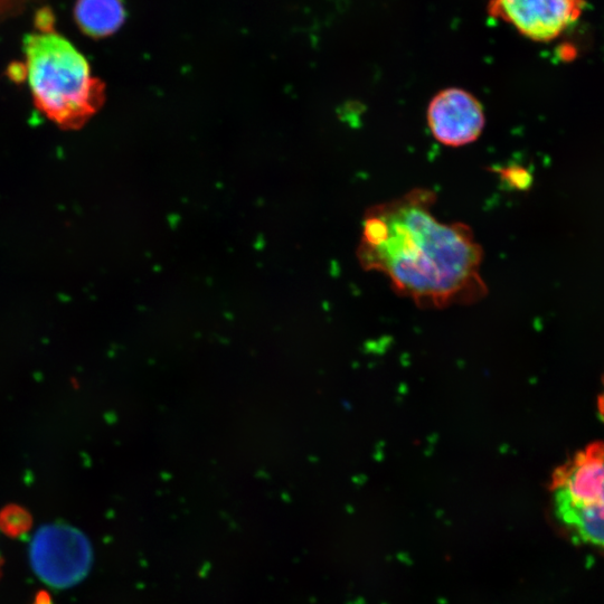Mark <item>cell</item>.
I'll list each match as a JSON object with an SVG mask.
<instances>
[{"instance_id": "3", "label": "cell", "mask_w": 604, "mask_h": 604, "mask_svg": "<svg viewBox=\"0 0 604 604\" xmlns=\"http://www.w3.org/2000/svg\"><path fill=\"white\" fill-rule=\"evenodd\" d=\"M36 577L54 589L75 587L88 577L93 562L90 541L78 528L55 523L42 526L30 545Z\"/></svg>"}, {"instance_id": "6", "label": "cell", "mask_w": 604, "mask_h": 604, "mask_svg": "<svg viewBox=\"0 0 604 604\" xmlns=\"http://www.w3.org/2000/svg\"><path fill=\"white\" fill-rule=\"evenodd\" d=\"M127 18L125 0H77L73 20L79 30L93 40L117 33Z\"/></svg>"}, {"instance_id": "1", "label": "cell", "mask_w": 604, "mask_h": 604, "mask_svg": "<svg viewBox=\"0 0 604 604\" xmlns=\"http://www.w3.org/2000/svg\"><path fill=\"white\" fill-rule=\"evenodd\" d=\"M437 195L414 188L364 215L357 258L382 273L395 292L419 307L468 305L488 292L481 277L483 247L465 223H443L433 214Z\"/></svg>"}, {"instance_id": "12", "label": "cell", "mask_w": 604, "mask_h": 604, "mask_svg": "<svg viewBox=\"0 0 604 604\" xmlns=\"http://www.w3.org/2000/svg\"><path fill=\"white\" fill-rule=\"evenodd\" d=\"M35 604H51V602L46 597L42 596L39 599H37Z\"/></svg>"}, {"instance_id": "4", "label": "cell", "mask_w": 604, "mask_h": 604, "mask_svg": "<svg viewBox=\"0 0 604 604\" xmlns=\"http://www.w3.org/2000/svg\"><path fill=\"white\" fill-rule=\"evenodd\" d=\"M585 8V0H492L489 14L528 40L549 43L577 23Z\"/></svg>"}, {"instance_id": "7", "label": "cell", "mask_w": 604, "mask_h": 604, "mask_svg": "<svg viewBox=\"0 0 604 604\" xmlns=\"http://www.w3.org/2000/svg\"><path fill=\"white\" fill-rule=\"evenodd\" d=\"M554 513L575 539L604 552V492L581 505L554 508Z\"/></svg>"}, {"instance_id": "9", "label": "cell", "mask_w": 604, "mask_h": 604, "mask_svg": "<svg viewBox=\"0 0 604 604\" xmlns=\"http://www.w3.org/2000/svg\"><path fill=\"white\" fill-rule=\"evenodd\" d=\"M35 0H0V22L20 15Z\"/></svg>"}, {"instance_id": "11", "label": "cell", "mask_w": 604, "mask_h": 604, "mask_svg": "<svg viewBox=\"0 0 604 604\" xmlns=\"http://www.w3.org/2000/svg\"><path fill=\"white\" fill-rule=\"evenodd\" d=\"M598 408H599L600 417L604 421V390H603L602 394L600 395Z\"/></svg>"}, {"instance_id": "10", "label": "cell", "mask_w": 604, "mask_h": 604, "mask_svg": "<svg viewBox=\"0 0 604 604\" xmlns=\"http://www.w3.org/2000/svg\"><path fill=\"white\" fill-rule=\"evenodd\" d=\"M561 58L565 60H572L577 55V50L572 45H563V49L560 50Z\"/></svg>"}, {"instance_id": "5", "label": "cell", "mask_w": 604, "mask_h": 604, "mask_svg": "<svg viewBox=\"0 0 604 604\" xmlns=\"http://www.w3.org/2000/svg\"><path fill=\"white\" fill-rule=\"evenodd\" d=\"M427 118L432 136L448 147L474 143L486 125L481 102L474 94L459 88L442 90L433 97Z\"/></svg>"}, {"instance_id": "2", "label": "cell", "mask_w": 604, "mask_h": 604, "mask_svg": "<svg viewBox=\"0 0 604 604\" xmlns=\"http://www.w3.org/2000/svg\"><path fill=\"white\" fill-rule=\"evenodd\" d=\"M25 81L37 110L63 130H79L106 101V86L84 56L55 30L49 8L36 15L23 41Z\"/></svg>"}, {"instance_id": "8", "label": "cell", "mask_w": 604, "mask_h": 604, "mask_svg": "<svg viewBox=\"0 0 604 604\" xmlns=\"http://www.w3.org/2000/svg\"><path fill=\"white\" fill-rule=\"evenodd\" d=\"M497 173L502 177L503 183L517 191H527L533 183L532 174L521 166L500 168Z\"/></svg>"}]
</instances>
